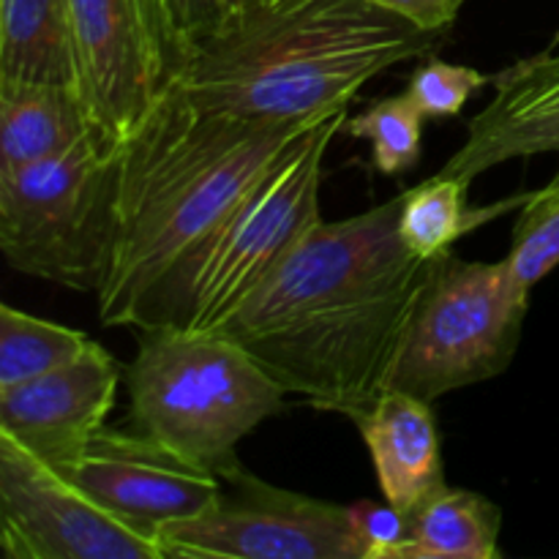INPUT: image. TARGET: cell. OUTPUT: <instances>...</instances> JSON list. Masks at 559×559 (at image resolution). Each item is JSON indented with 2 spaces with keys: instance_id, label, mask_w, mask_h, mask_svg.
Segmentation results:
<instances>
[{
  "instance_id": "obj_16",
  "label": "cell",
  "mask_w": 559,
  "mask_h": 559,
  "mask_svg": "<svg viewBox=\"0 0 559 559\" xmlns=\"http://www.w3.org/2000/svg\"><path fill=\"white\" fill-rule=\"evenodd\" d=\"M0 80L52 82L82 93L66 0H0Z\"/></svg>"
},
{
  "instance_id": "obj_23",
  "label": "cell",
  "mask_w": 559,
  "mask_h": 559,
  "mask_svg": "<svg viewBox=\"0 0 559 559\" xmlns=\"http://www.w3.org/2000/svg\"><path fill=\"white\" fill-rule=\"evenodd\" d=\"M349 524L358 540L360 559H396L399 546L407 538V513L391 502H355L349 506Z\"/></svg>"
},
{
  "instance_id": "obj_12",
  "label": "cell",
  "mask_w": 559,
  "mask_h": 559,
  "mask_svg": "<svg viewBox=\"0 0 559 559\" xmlns=\"http://www.w3.org/2000/svg\"><path fill=\"white\" fill-rule=\"evenodd\" d=\"M120 385V366L102 344L60 369L0 388V435L63 469L107 426Z\"/></svg>"
},
{
  "instance_id": "obj_10",
  "label": "cell",
  "mask_w": 559,
  "mask_h": 559,
  "mask_svg": "<svg viewBox=\"0 0 559 559\" xmlns=\"http://www.w3.org/2000/svg\"><path fill=\"white\" fill-rule=\"evenodd\" d=\"M0 546L11 559H167L58 467L0 435Z\"/></svg>"
},
{
  "instance_id": "obj_26",
  "label": "cell",
  "mask_w": 559,
  "mask_h": 559,
  "mask_svg": "<svg viewBox=\"0 0 559 559\" xmlns=\"http://www.w3.org/2000/svg\"><path fill=\"white\" fill-rule=\"evenodd\" d=\"M265 0H216L218 5V27L216 31H222V27L233 25V22L243 20L246 14H251V11L257 9V5H262Z\"/></svg>"
},
{
  "instance_id": "obj_1",
  "label": "cell",
  "mask_w": 559,
  "mask_h": 559,
  "mask_svg": "<svg viewBox=\"0 0 559 559\" xmlns=\"http://www.w3.org/2000/svg\"><path fill=\"white\" fill-rule=\"evenodd\" d=\"M402 194L309 238L243 300L222 331L287 393L358 418L382 391L431 262L399 233Z\"/></svg>"
},
{
  "instance_id": "obj_7",
  "label": "cell",
  "mask_w": 559,
  "mask_h": 559,
  "mask_svg": "<svg viewBox=\"0 0 559 559\" xmlns=\"http://www.w3.org/2000/svg\"><path fill=\"white\" fill-rule=\"evenodd\" d=\"M530 309V289L508 260H459L453 251L431 262L382 391L437 402L459 388L508 371Z\"/></svg>"
},
{
  "instance_id": "obj_9",
  "label": "cell",
  "mask_w": 559,
  "mask_h": 559,
  "mask_svg": "<svg viewBox=\"0 0 559 559\" xmlns=\"http://www.w3.org/2000/svg\"><path fill=\"white\" fill-rule=\"evenodd\" d=\"M80 85L112 145L129 140L175 80L173 44L156 0H66Z\"/></svg>"
},
{
  "instance_id": "obj_5",
  "label": "cell",
  "mask_w": 559,
  "mask_h": 559,
  "mask_svg": "<svg viewBox=\"0 0 559 559\" xmlns=\"http://www.w3.org/2000/svg\"><path fill=\"white\" fill-rule=\"evenodd\" d=\"M347 118V107L317 115L251 186L191 262L169 325L222 331L243 300L309 238L322 222L320 186L328 147Z\"/></svg>"
},
{
  "instance_id": "obj_25",
  "label": "cell",
  "mask_w": 559,
  "mask_h": 559,
  "mask_svg": "<svg viewBox=\"0 0 559 559\" xmlns=\"http://www.w3.org/2000/svg\"><path fill=\"white\" fill-rule=\"evenodd\" d=\"M369 3L413 22L420 31L445 33L467 0H369Z\"/></svg>"
},
{
  "instance_id": "obj_3",
  "label": "cell",
  "mask_w": 559,
  "mask_h": 559,
  "mask_svg": "<svg viewBox=\"0 0 559 559\" xmlns=\"http://www.w3.org/2000/svg\"><path fill=\"white\" fill-rule=\"evenodd\" d=\"M440 38L369 0H265L213 33L173 82L211 112L298 123L349 107L366 82Z\"/></svg>"
},
{
  "instance_id": "obj_15",
  "label": "cell",
  "mask_w": 559,
  "mask_h": 559,
  "mask_svg": "<svg viewBox=\"0 0 559 559\" xmlns=\"http://www.w3.org/2000/svg\"><path fill=\"white\" fill-rule=\"evenodd\" d=\"M91 136L107 140L80 91L52 82L0 80V167L63 156Z\"/></svg>"
},
{
  "instance_id": "obj_14",
  "label": "cell",
  "mask_w": 559,
  "mask_h": 559,
  "mask_svg": "<svg viewBox=\"0 0 559 559\" xmlns=\"http://www.w3.org/2000/svg\"><path fill=\"white\" fill-rule=\"evenodd\" d=\"M353 424L360 429L382 495L393 508L409 513L445 486L431 402L385 388Z\"/></svg>"
},
{
  "instance_id": "obj_18",
  "label": "cell",
  "mask_w": 559,
  "mask_h": 559,
  "mask_svg": "<svg viewBox=\"0 0 559 559\" xmlns=\"http://www.w3.org/2000/svg\"><path fill=\"white\" fill-rule=\"evenodd\" d=\"M469 180L448 178L437 173L415 189L402 194V213H399V233L407 249L420 260H437L451 251V246L467 233L489 224L491 218L506 211H516L527 202L530 194L511 197L506 202L486 207H473L467 202Z\"/></svg>"
},
{
  "instance_id": "obj_17",
  "label": "cell",
  "mask_w": 559,
  "mask_h": 559,
  "mask_svg": "<svg viewBox=\"0 0 559 559\" xmlns=\"http://www.w3.org/2000/svg\"><path fill=\"white\" fill-rule=\"evenodd\" d=\"M502 511L469 489L442 486L407 513L396 559H497Z\"/></svg>"
},
{
  "instance_id": "obj_6",
  "label": "cell",
  "mask_w": 559,
  "mask_h": 559,
  "mask_svg": "<svg viewBox=\"0 0 559 559\" xmlns=\"http://www.w3.org/2000/svg\"><path fill=\"white\" fill-rule=\"evenodd\" d=\"M120 145L91 136L63 156L0 167V251L14 271L98 293L115 243Z\"/></svg>"
},
{
  "instance_id": "obj_8",
  "label": "cell",
  "mask_w": 559,
  "mask_h": 559,
  "mask_svg": "<svg viewBox=\"0 0 559 559\" xmlns=\"http://www.w3.org/2000/svg\"><path fill=\"white\" fill-rule=\"evenodd\" d=\"M218 478L207 511L162 530L167 559H360L349 506L278 489L240 462Z\"/></svg>"
},
{
  "instance_id": "obj_11",
  "label": "cell",
  "mask_w": 559,
  "mask_h": 559,
  "mask_svg": "<svg viewBox=\"0 0 559 559\" xmlns=\"http://www.w3.org/2000/svg\"><path fill=\"white\" fill-rule=\"evenodd\" d=\"M60 473L156 544L164 527L200 516L222 495L216 473L178 456L140 429L104 426Z\"/></svg>"
},
{
  "instance_id": "obj_24",
  "label": "cell",
  "mask_w": 559,
  "mask_h": 559,
  "mask_svg": "<svg viewBox=\"0 0 559 559\" xmlns=\"http://www.w3.org/2000/svg\"><path fill=\"white\" fill-rule=\"evenodd\" d=\"M156 3L173 44L175 63L180 69L216 33L218 5L216 0H156Z\"/></svg>"
},
{
  "instance_id": "obj_13",
  "label": "cell",
  "mask_w": 559,
  "mask_h": 559,
  "mask_svg": "<svg viewBox=\"0 0 559 559\" xmlns=\"http://www.w3.org/2000/svg\"><path fill=\"white\" fill-rule=\"evenodd\" d=\"M538 153H559V41L495 76V98L469 120L440 175L473 183L497 164Z\"/></svg>"
},
{
  "instance_id": "obj_19",
  "label": "cell",
  "mask_w": 559,
  "mask_h": 559,
  "mask_svg": "<svg viewBox=\"0 0 559 559\" xmlns=\"http://www.w3.org/2000/svg\"><path fill=\"white\" fill-rule=\"evenodd\" d=\"M93 338L69 325L0 306V388L33 380L80 358Z\"/></svg>"
},
{
  "instance_id": "obj_20",
  "label": "cell",
  "mask_w": 559,
  "mask_h": 559,
  "mask_svg": "<svg viewBox=\"0 0 559 559\" xmlns=\"http://www.w3.org/2000/svg\"><path fill=\"white\" fill-rule=\"evenodd\" d=\"M426 115L407 96L380 98L366 112L344 120V134L374 145V167L385 175H402L420 162Z\"/></svg>"
},
{
  "instance_id": "obj_21",
  "label": "cell",
  "mask_w": 559,
  "mask_h": 559,
  "mask_svg": "<svg viewBox=\"0 0 559 559\" xmlns=\"http://www.w3.org/2000/svg\"><path fill=\"white\" fill-rule=\"evenodd\" d=\"M513 276L533 289L559 265V169L540 191H533L519 207L513 243L508 251Z\"/></svg>"
},
{
  "instance_id": "obj_4",
  "label": "cell",
  "mask_w": 559,
  "mask_h": 559,
  "mask_svg": "<svg viewBox=\"0 0 559 559\" xmlns=\"http://www.w3.org/2000/svg\"><path fill=\"white\" fill-rule=\"evenodd\" d=\"M131 424L178 456L222 473L262 420L284 413V391L224 333L145 328L126 369Z\"/></svg>"
},
{
  "instance_id": "obj_22",
  "label": "cell",
  "mask_w": 559,
  "mask_h": 559,
  "mask_svg": "<svg viewBox=\"0 0 559 559\" xmlns=\"http://www.w3.org/2000/svg\"><path fill=\"white\" fill-rule=\"evenodd\" d=\"M486 85V76L469 66H453L445 60H429L413 74L407 96L426 118H451L464 109L475 91Z\"/></svg>"
},
{
  "instance_id": "obj_2",
  "label": "cell",
  "mask_w": 559,
  "mask_h": 559,
  "mask_svg": "<svg viewBox=\"0 0 559 559\" xmlns=\"http://www.w3.org/2000/svg\"><path fill=\"white\" fill-rule=\"evenodd\" d=\"M314 118L273 123L211 112L169 82L120 142L115 243L96 293L104 325H169L191 262Z\"/></svg>"
}]
</instances>
